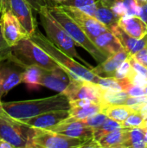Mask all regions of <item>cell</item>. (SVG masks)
Masks as SVG:
<instances>
[{"instance_id": "1", "label": "cell", "mask_w": 147, "mask_h": 148, "mask_svg": "<svg viewBox=\"0 0 147 148\" xmlns=\"http://www.w3.org/2000/svg\"><path fill=\"white\" fill-rule=\"evenodd\" d=\"M2 105L6 113L18 121L51 111L70 108L69 100L62 93L36 100L2 102Z\"/></svg>"}, {"instance_id": "2", "label": "cell", "mask_w": 147, "mask_h": 148, "mask_svg": "<svg viewBox=\"0 0 147 148\" xmlns=\"http://www.w3.org/2000/svg\"><path fill=\"white\" fill-rule=\"evenodd\" d=\"M29 38L38 46H40L44 51H46L59 64V66L64 69V71L71 79L77 81L85 80L98 84L101 75L95 74L92 69H88L82 64L75 61L73 57L61 50L40 31L36 30L29 36Z\"/></svg>"}, {"instance_id": "3", "label": "cell", "mask_w": 147, "mask_h": 148, "mask_svg": "<svg viewBox=\"0 0 147 148\" xmlns=\"http://www.w3.org/2000/svg\"><path fill=\"white\" fill-rule=\"evenodd\" d=\"M9 60L17 63L23 69L37 66L44 70L52 71L59 68V64L40 46L33 42L29 36L19 41L10 47Z\"/></svg>"}, {"instance_id": "4", "label": "cell", "mask_w": 147, "mask_h": 148, "mask_svg": "<svg viewBox=\"0 0 147 148\" xmlns=\"http://www.w3.org/2000/svg\"><path fill=\"white\" fill-rule=\"evenodd\" d=\"M49 11L73 38L76 45L85 49L99 63L103 62L108 58L88 37L84 30H82L78 23L65 10H63L59 4H52L49 6Z\"/></svg>"}, {"instance_id": "5", "label": "cell", "mask_w": 147, "mask_h": 148, "mask_svg": "<svg viewBox=\"0 0 147 148\" xmlns=\"http://www.w3.org/2000/svg\"><path fill=\"white\" fill-rule=\"evenodd\" d=\"M40 22L45 30L47 37L61 50L73 58H76L86 64L90 69L91 66L77 53L75 49V42L68 34V32L59 24V23L51 16L49 11V6L42 8L39 12Z\"/></svg>"}, {"instance_id": "6", "label": "cell", "mask_w": 147, "mask_h": 148, "mask_svg": "<svg viewBox=\"0 0 147 148\" xmlns=\"http://www.w3.org/2000/svg\"><path fill=\"white\" fill-rule=\"evenodd\" d=\"M34 129L13 118L0 116V140L13 148H34L32 137Z\"/></svg>"}, {"instance_id": "7", "label": "cell", "mask_w": 147, "mask_h": 148, "mask_svg": "<svg viewBox=\"0 0 147 148\" xmlns=\"http://www.w3.org/2000/svg\"><path fill=\"white\" fill-rule=\"evenodd\" d=\"M33 129L32 142L34 148L82 147L86 141L89 140L69 137L48 129Z\"/></svg>"}, {"instance_id": "8", "label": "cell", "mask_w": 147, "mask_h": 148, "mask_svg": "<svg viewBox=\"0 0 147 148\" xmlns=\"http://www.w3.org/2000/svg\"><path fill=\"white\" fill-rule=\"evenodd\" d=\"M62 94L69 101L88 99L94 103L101 104L103 88L99 84L89 81H77L70 78L68 86Z\"/></svg>"}, {"instance_id": "9", "label": "cell", "mask_w": 147, "mask_h": 148, "mask_svg": "<svg viewBox=\"0 0 147 148\" xmlns=\"http://www.w3.org/2000/svg\"><path fill=\"white\" fill-rule=\"evenodd\" d=\"M59 5L78 23V25L82 29V30H84V32L93 42H94L96 37H98L101 34L109 30L107 26L100 22L96 17L85 13L81 10L64 4Z\"/></svg>"}, {"instance_id": "10", "label": "cell", "mask_w": 147, "mask_h": 148, "mask_svg": "<svg viewBox=\"0 0 147 148\" xmlns=\"http://www.w3.org/2000/svg\"><path fill=\"white\" fill-rule=\"evenodd\" d=\"M0 26L3 38L11 47L25 37H29V34L14 16V14L6 8L0 7Z\"/></svg>"}, {"instance_id": "11", "label": "cell", "mask_w": 147, "mask_h": 148, "mask_svg": "<svg viewBox=\"0 0 147 148\" xmlns=\"http://www.w3.org/2000/svg\"><path fill=\"white\" fill-rule=\"evenodd\" d=\"M0 7L10 10L20 21L29 36L36 29V21L33 15V8L27 0H0Z\"/></svg>"}, {"instance_id": "12", "label": "cell", "mask_w": 147, "mask_h": 148, "mask_svg": "<svg viewBox=\"0 0 147 148\" xmlns=\"http://www.w3.org/2000/svg\"><path fill=\"white\" fill-rule=\"evenodd\" d=\"M23 67L9 59L0 62V99L23 82Z\"/></svg>"}, {"instance_id": "13", "label": "cell", "mask_w": 147, "mask_h": 148, "mask_svg": "<svg viewBox=\"0 0 147 148\" xmlns=\"http://www.w3.org/2000/svg\"><path fill=\"white\" fill-rule=\"evenodd\" d=\"M48 130H51L69 137L79 138L82 140L94 139V128L88 127L83 121L75 120L70 116L65 119L61 123L55 126L54 127Z\"/></svg>"}, {"instance_id": "14", "label": "cell", "mask_w": 147, "mask_h": 148, "mask_svg": "<svg viewBox=\"0 0 147 148\" xmlns=\"http://www.w3.org/2000/svg\"><path fill=\"white\" fill-rule=\"evenodd\" d=\"M68 117V109H62L48 112L27 120L19 121V122L36 129H50Z\"/></svg>"}, {"instance_id": "15", "label": "cell", "mask_w": 147, "mask_h": 148, "mask_svg": "<svg viewBox=\"0 0 147 148\" xmlns=\"http://www.w3.org/2000/svg\"><path fill=\"white\" fill-rule=\"evenodd\" d=\"M70 77L61 67L52 70H44L42 76L41 85L53 89L59 93H63L68 86Z\"/></svg>"}, {"instance_id": "16", "label": "cell", "mask_w": 147, "mask_h": 148, "mask_svg": "<svg viewBox=\"0 0 147 148\" xmlns=\"http://www.w3.org/2000/svg\"><path fill=\"white\" fill-rule=\"evenodd\" d=\"M120 40L123 48L126 50L129 55V57L133 56L134 54L141 50L142 49L146 47V37H143L141 39H138L130 36L127 32H126L120 26L114 25L110 29Z\"/></svg>"}, {"instance_id": "17", "label": "cell", "mask_w": 147, "mask_h": 148, "mask_svg": "<svg viewBox=\"0 0 147 148\" xmlns=\"http://www.w3.org/2000/svg\"><path fill=\"white\" fill-rule=\"evenodd\" d=\"M118 25L133 37L141 39L147 34L146 23L139 16L126 15L120 18Z\"/></svg>"}, {"instance_id": "18", "label": "cell", "mask_w": 147, "mask_h": 148, "mask_svg": "<svg viewBox=\"0 0 147 148\" xmlns=\"http://www.w3.org/2000/svg\"><path fill=\"white\" fill-rule=\"evenodd\" d=\"M128 57V53L125 49H123L118 53L109 56L106 61L100 63V65H98L97 67L92 68V70L101 76L102 74H104L105 76H114L118 67Z\"/></svg>"}, {"instance_id": "19", "label": "cell", "mask_w": 147, "mask_h": 148, "mask_svg": "<svg viewBox=\"0 0 147 148\" xmlns=\"http://www.w3.org/2000/svg\"><path fill=\"white\" fill-rule=\"evenodd\" d=\"M94 42L107 57L124 49L118 37L111 30H107L101 34L96 37Z\"/></svg>"}, {"instance_id": "20", "label": "cell", "mask_w": 147, "mask_h": 148, "mask_svg": "<svg viewBox=\"0 0 147 148\" xmlns=\"http://www.w3.org/2000/svg\"><path fill=\"white\" fill-rule=\"evenodd\" d=\"M130 129L131 128L123 127L107 134L98 141L99 147H121L122 145L128 140Z\"/></svg>"}, {"instance_id": "21", "label": "cell", "mask_w": 147, "mask_h": 148, "mask_svg": "<svg viewBox=\"0 0 147 148\" xmlns=\"http://www.w3.org/2000/svg\"><path fill=\"white\" fill-rule=\"evenodd\" d=\"M94 17H96L100 22H101L107 28L110 30L114 25H117L120 20V16L114 13L112 8L101 0L96 1V11Z\"/></svg>"}, {"instance_id": "22", "label": "cell", "mask_w": 147, "mask_h": 148, "mask_svg": "<svg viewBox=\"0 0 147 148\" xmlns=\"http://www.w3.org/2000/svg\"><path fill=\"white\" fill-rule=\"evenodd\" d=\"M135 111L126 104H112L106 105L102 108V113L106 114L108 118L117 121L120 123L124 122L130 114Z\"/></svg>"}, {"instance_id": "23", "label": "cell", "mask_w": 147, "mask_h": 148, "mask_svg": "<svg viewBox=\"0 0 147 148\" xmlns=\"http://www.w3.org/2000/svg\"><path fill=\"white\" fill-rule=\"evenodd\" d=\"M44 69L37 66H29L24 69L23 74V82L28 85L31 89H36L41 87L42 76Z\"/></svg>"}, {"instance_id": "24", "label": "cell", "mask_w": 147, "mask_h": 148, "mask_svg": "<svg viewBox=\"0 0 147 148\" xmlns=\"http://www.w3.org/2000/svg\"><path fill=\"white\" fill-rule=\"evenodd\" d=\"M129 95L122 90L117 89H103L101 107L112 104H125Z\"/></svg>"}, {"instance_id": "25", "label": "cell", "mask_w": 147, "mask_h": 148, "mask_svg": "<svg viewBox=\"0 0 147 148\" xmlns=\"http://www.w3.org/2000/svg\"><path fill=\"white\" fill-rule=\"evenodd\" d=\"M69 111V116L74 118L75 120H84L94 114L102 112V107L101 104L98 103H93L90 106L88 107H70L68 109Z\"/></svg>"}, {"instance_id": "26", "label": "cell", "mask_w": 147, "mask_h": 148, "mask_svg": "<svg viewBox=\"0 0 147 148\" xmlns=\"http://www.w3.org/2000/svg\"><path fill=\"white\" fill-rule=\"evenodd\" d=\"M120 128H123L122 123H120V122H119L117 121H114V120H113L111 118H107L101 127L94 129V140L96 142H98L107 134H108L110 132H113L114 130H117V129H120Z\"/></svg>"}, {"instance_id": "27", "label": "cell", "mask_w": 147, "mask_h": 148, "mask_svg": "<svg viewBox=\"0 0 147 148\" xmlns=\"http://www.w3.org/2000/svg\"><path fill=\"white\" fill-rule=\"evenodd\" d=\"M62 4L78 8L92 16H94L95 15V11H96L95 0H67Z\"/></svg>"}, {"instance_id": "28", "label": "cell", "mask_w": 147, "mask_h": 148, "mask_svg": "<svg viewBox=\"0 0 147 148\" xmlns=\"http://www.w3.org/2000/svg\"><path fill=\"white\" fill-rule=\"evenodd\" d=\"M146 128L135 127L131 128L129 130V137L128 140L122 145L121 147H132L134 144L143 141L145 138Z\"/></svg>"}, {"instance_id": "29", "label": "cell", "mask_w": 147, "mask_h": 148, "mask_svg": "<svg viewBox=\"0 0 147 148\" xmlns=\"http://www.w3.org/2000/svg\"><path fill=\"white\" fill-rule=\"evenodd\" d=\"M145 120L141 116L139 112H134L128 116V118L122 122V126L124 128H135L140 127L143 128Z\"/></svg>"}, {"instance_id": "30", "label": "cell", "mask_w": 147, "mask_h": 148, "mask_svg": "<svg viewBox=\"0 0 147 148\" xmlns=\"http://www.w3.org/2000/svg\"><path fill=\"white\" fill-rule=\"evenodd\" d=\"M107 118L108 117L106 114L100 112V113L94 114H93V115H91V116H89L84 120H81V121H83L88 127H92L94 129H96L99 127H101Z\"/></svg>"}, {"instance_id": "31", "label": "cell", "mask_w": 147, "mask_h": 148, "mask_svg": "<svg viewBox=\"0 0 147 148\" xmlns=\"http://www.w3.org/2000/svg\"><path fill=\"white\" fill-rule=\"evenodd\" d=\"M132 70V66L129 61V57L125 60L116 69L114 77L118 78V79H125V78H128L130 72Z\"/></svg>"}, {"instance_id": "32", "label": "cell", "mask_w": 147, "mask_h": 148, "mask_svg": "<svg viewBox=\"0 0 147 148\" xmlns=\"http://www.w3.org/2000/svg\"><path fill=\"white\" fill-rule=\"evenodd\" d=\"M128 79L131 81V82L133 85H137L142 88H146L147 86V77L145 75H142L136 71L133 70L132 68V70L130 72V75L128 76Z\"/></svg>"}, {"instance_id": "33", "label": "cell", "mask_w": 147, "mask_h": 148, "mask_svg": "<svg viewBox=\"0 0 147 148\" xmlns=\"http://www.w3.org/2000/svg\"><path fill=\"white\" fill-rule=\"evenodd\" d=\"M10 56V46L7 43L3 36L1 26H0V62L2 61L7 60Z\"/></svg>"}, {"instance_id": "34", "label": "cell", "mask_w": 147, "mask_h": 148, "mask_svg": "<svg viewBox=\"0 0 147 148\" xmlns=\"http://www.w3.org/2000/svg\"><path fill=\"white\" fill-rule=\"evenodd\" d=\"M27 1L31 5L33 10L35 11H36L37 13L42 8L52 5V3H50V2H51L50 0H27Z\"/></svg>"}, {"instance_id": "35", "label": "cell", "mask_w": 147, "mask_h": 148, "mask_svg": "<svg viewBox=\"0 0 147 148\" xmlns=\"http://www.w3.org/2000/svg\"><path fill=\"white\" fill-rule=\"evenodd\" d=\"M129 61H130L131 66H132V68L133 69L134 71H136L137 73H139V74H140L142 75H145V76L147 77V67L144 66L140 62H139L133 56L129 57Z\"/></svg>"}, {"instance_id": "36", "label": "cell", "mask_w": 147, "mask_h": 148, "mask_svg": "<svg viewBox=\"0 0 147 148\" xmlns=\"http://www.w3.org/2000/svg\"><path fill=\"white\" fill-rule=\"evenodd\" d=\"M133 57L134 59H136L139 62L143 64L144 66L147 67V47L142 49L141 50H139V52L134 54L133 56Z\"/></svg>"}, {"instance_id": "37", "label": "cell", "mask_w": 147, "mask_h": 148, "mask_svg": "<svg viewBox=\"0 0 147 148\" xmlns=\"http://www.w3.org/2000/svg\"><path fill=\"white\" fill-rule=\"evenodd\" d=\"M127 94L129 95V96L136 97V96H142V95H146V92H145L144 88L133 84V85L129 88V89L127 90Z\"/></svg>"}, {"instance_id": "38", "label": "cell", "mask_w": 147, "mask_h": 148, "mask_svg": "<svg viewBox=\"0 0 147 148\" xmlns=\"http://www.w3.org/2000/svg\"><path fill=\"white\" fill-rule=\"evenodd\" d=\"M93 103H94V102H93L92 101H90L88 99H79V100H75V101H69L70 107H79V108H82V107L90 106Z\"/></svg>"}, {"instance_id": "39", "label": "cell", "mask_w": 147, "mask_h": 148, "mask_svg": "<svg viewBox=\"0 0 147 148\" xmlns=\"http://www.w3.org/2000/svg\"><path fill=\"white\" fill-rule=\"evenodd\" d=\"M140 6H141V12L139 16L147 25V2L140 3Z\"/></svg>"}, {"instance_id": "40", "label": "cell", "mask_w": 147, "mask_h": 148, "mask_svg": "<svg viewBox=\"0 0 147 148\" xmlns=\"http://www.w3.org/2000/svg\"><path fill=\"white\" fill-rule=\"evenodd\" d=\"M0 116L5 117V118H11V117H10V116L6 113V111L4 110V108H3L2 103H0Z\"/></svg>"}, {"instance_id": "41", "label": "cell", "mask_w": 147, "mask_h": 148, "mask_svg": "<svg viewBox=\"0 0 147 148\" xmlns=\"http://www.w3.org/2000/svg\"><path fill=\"white\" fill-rule=\"evenodd\" d=\"M0 148H13L11 145H10L9 143L0 140Z\"/></svg>"}, {"instance_id": "42", "label": "cell", "mask_w": 147, "mask_h": 148, "mask_svg": "<svg viewBox=\"0 0 147 148\" xmlns=\"http://www.w3.org/2000/svg\"><path fill=\"white\" fill-rule=\"evenodd\" d=\"M104 3H106L107 5H108V6H110L111 7V5H112V3H113V0H101Z\"/></svg>"}, {"instance_id": "43", "label": "cell", "mask_w": 147, "mask_h": 148, "mask_svg": "<svg viewBox=\"0 0 147 148\" xmlns=\"http://www.w3.org/2000/svg\"><path fill=\"white\" fill-rule=\"evenodd\" d=\"M51 2H54L56 4H62L63 3H65L67 0H50Z\"/></svg>"}, {"instance_id": "44", "label": "cell", "mask_w": 147, "mask_h": 148, "mask_svg": "<svg viewBox=\"0 0 147 148\" xmlns=\"http://www.w3.org/2000/svg\"><path fill=\"white\" fill-rule=\"evenodd\" d=\"M144 141L146 142L147 147V129H146V132H145V138H144Z\"/></svg>"}, {"instance_id": "45", "label": "cell", "mask_w": 147, "mask_h": 148, "mask_svg": "<svg viewBox=\"0 0 147 148\" xmlns=\"http://www.w3.org/2000/svg\"><path fill=\"white\" fill-rule=\"evenodd\" d=\"M143 128L147 129V120H145V121H144V127H143Z\"/></svg>"}, {"instance_id": "46", "label": "cell", "mask_w": 147, "mask_h": 148, "mask_svg": "<svg viewBox=\"0 0 147 148\" xmlns=\"http://www.w3.org/2000/svg\"><path fill=\"white\" fill-rule=\"evenodd\" d=\"M137 2L139 3V4H140V3H146V2H147V0H137Z\"/></svg>"}, {"instance_id": "47", "label": "cell", "mask_w": 147, "mask_h": 148, "mask_svg": "<svg viewBox=\"0 0 147 148\" xmlns=\"http://www.w3.org/2000/svg\"><path fill=\"white\" fill-rule=\"evenodd\" d=\"M145 92H146V95H147V86L145 88Z\"/></svg>"}, {"instance_id": "48", "label": "cell", "mask_w": 147, "mask_h": 148, "mask_svg": "<svg viewBox=\"0 0 147 148\" xmlns=\"http://www.w3.org/2000/svg\"><path fill=\"white\" fill-rule=\"evenodd\" d=\"M146 47H147V34H146Z\"/></svg>"}, {"instance_id": "49", "label": "cell", "mask_w": 147, "mask_h": 148, "mask_svg": "<svg viewBox=\"0 0 147 148\" xmlns=\"http://www.w3.org/2000/svg\"><path fill=\"white\" fill-rule=\"evenodd\" d=\"M0 103H2V101H1V99H0Z\"/></svg>"}, {"instance_id": "50", "label": "cell", "mask_w": 147, "mask_h": 148, "mask_svg": "<svg viewBox=\"0 0 147 148\" xmlns=\"http://www.w3.org/2000/svg\"><path fill=\"white\" fill-rule=\"evenodd\" d=\"M0 16H1V12H0Z\"/></svg>"}]
</instances>
